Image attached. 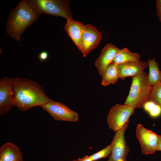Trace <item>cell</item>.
Listing matches in <instances>:
<instances>
[{
  "instance_id": "6da1fadb",
  "label": "cell",
  "mask_w": 161,
  "mask_h": 161,
  "mask_svg": "<svg viewBox=\"0 0 161 161\" xmlns=\"http://www.w3.org/2000/svg\"><path fill=\"white\" fill-rule=\"evenodd\" d=\"M11 88L12 102L14 106L21 111L35 106H41L53 101L45 95L38 83L30 79L13 78Z\"/></svg>"
},
{
  "instance_id": "7a4b0ae2",
  "label": "cell",
  "mask_w": 161,
  "mask_h": 161,
  "mask_svg": "<svg viewBox=\"0 0 161 161\" xmlns=\"http://www.w3.org/2000/svg\"><path fill=\"white\" fill-rule=\"evenodd\" d=\"M39 15L29 1L22 0L10 13L6 32L17 41L25 29L37 19Z\"/></svg>"
},
{
  "instance_id": "3957f363",
  "label": "cell",
  "mask_w": 161,
  "mask_h": 161,
  "mask_svg": "<svg viewBox=\"0 0 161 161\" xmlns=\"http://www.w3.org/2000/svg\"><path fill=\"white\" fill-rule=\"evenodd\" d=\"M151 88L148 82V75L145 71L132 77L129 93L124 104L135 109L143 108L149 100Z\"/></svg>"
},
{
  "instance_id": "277c9868",
  "label": "cell",
  "mask_w": 161,
  "mask_h": 161,
  "mask_svg": "<svg viewBox=\"0 0 161 161\" xmlns=\"http://www.w3.org/2000/svg\"><path fill=\"white\" fill-rule=\"evenodd\" d=\"M29 1L39 16L44 13L60 16L66 19L72 18L67 4L65 1L55 0H35Z\"/></svg>"
},
{
  "instance_id": "5b68a950",
  "label": "cell",
  "mask_w": 161,
  "mask_h": 161,
  "mask_svg": "<svg viewBox=\"0 0 161 161\" xmlns=\"http://www.w3.org/2000/svg\"><path fill=\"white\" fill-rule=\"evenodd\" d=\"M135 109L127 105L116 104L110 110L107 117L109 128L115 132L122 128L129 121Z\"/></svg>"
},
{
  "instance_id": "8992f818",
  "label": "cell",
  "mask_w": 161,
  "mask_h": 161,
  "mask_svg": "<svg viewBox=\"0 0 161 161\" xmlns=\"http://www.w3.org/2000/svg\"><path fill=\"white\" fill-rule=\"evenodd\" d=\"M129 121L122 128L115 132L111 143V154L108 161H126V156L129 149L125 141L124 134Z\"/></svg>"
},
{
  "instance_id": "52a82bcc",
  "label": "cell",
  "mask_w": 161,
  "mask_h": 161,
  "mask_svg": "<svg viewBox=\"0 0 161 161\" xmlns=\"http://www.w3.org/2000/svg\"><path fill=\"white\" fill-rule=\"evenodd\" d=\"M41 107L55 120L75 122L79 119L77 113L59 102L53 100Z\"/></svg>"
},
{
  "instance_id": "ba28073f",
  "label": "cell",
  "mask_w": 161,
  "mask_h": 161,
  "mask_svg": "<svg viewBox=\"0 0 161 161\" xmlns=\"http://www.w3.org/2000/svg\"><path fill=\"white\" fill-rule=\"evenodd\" d=\"M136 134L140 143L143 154H152L157 151L159 135L146 129L140 124L137 125Z\"/></svg>"
},
{
  "instance_id": "9c48e42d",
  "label": "cell",
  "mask_w": 161,
  "mask_h": 161,
  "mask_svg": "<svg viewBox=\"0 0 161 161\" xmlns=\"http://www.w3.org/2000/svg\"><path fill=\"white\" fill-rule=\"evenodd\" d=\"M101 38V33L95 27L90 24L84 25L80 51L85 55L97 47Z\"/></svg>"
},
{
  "instance_id": "30bf717a",
  "label": "cell",
  "mask_w": 161,
  "mask_h": 161,
  "mask_svg": "<svg viewBox=\"0 0 161 161\" xmlns=\"http://www.w3.org/2000/svg\"><path fill=\"white\" fill-rule=\"evenodd\" d=\"M13 78L7 76L0 79V116L14 106L11 99V82Z\"/></svg>"
},
{
  "instance_id": "8fae6325",
  "label": "cell",
  "mask_w": 161,
  "mask_h": 161,
  "mask_svg": "<svg viewBox=\"0 0 161 161\" xmlns=\"http://www.w3.org/2000/svg\"><path fill=\"white\" fill-rule=\"evenodd\" d=\"M119 78L123 80L142 74L148 66L147 61H138L117 64Z\"/></svg>"
},
{
  "instance_id": "7c38bea8",
  "label": "cell",
  "mask_w": 161,
  "mask_h": 161,
  "mask_svg": "<svg viewBox=\"0 0 161 161\" xmlns=\"http://www.w3.org/2000/svg\"><path fill=\"white\" fill-rule=\"evenodd\" d=\"M119 49L115 46L109 43L102 50L95 63L99 74L101 77L108 66L112 62Z\"/></svg>"
},
{
  "instance_id": "4fadbf2b",
  "label": "cell",
  "mask_w": 161,
  "mask_h": 161,
  "mask_svg": "<svg viewBox=\"0 0 161 161\" xmlns=\"http://www.w3.org/2000/svg\"><path fill=\"white\" fill-rule=\"evenodd\" d=\"M84 26L82 23L76 21L71 18L67 19L65 26L66 32L80 51L82 47Z\"/></svg>"
},
{
  "instance_id": "5bb4252c",
  "label": "cell",
  "mask_w": 161,
  "mask_h": 161,
  "mask_svg": "<svg viewBox=\"0 0 161 161\" xmlns=\"http://www.w3.org/2000/svg\"><path fill=\"white\" fill-rule=\"evenodd\" d=\"M0 161H23L22 154L13 143H6L0 149Z\"/></svg>"
},
{
  "instance_id": "9a60e30c",
  "label": "cell",
  "mask_w": 161,
  "mask_h": 161,
  "mask_svg": "<svg viewBox=\"0 0 161 161\" xmlns=\"http://www.w3.org/2000/svg\"><path fill=\"white\" fill-rule=\"evenodd\" d=\"M138 53L130 52L127 48L119 49L111 63L118 64L139 60Z\"/></svg>"
},
{
  "instance_id": "2e32d148",
  "label": "cell",
  "mask_w": 161,
  "mask_h": 161,
  "mask_svg": "<svg viewBox=\"0 0 161 161\" xmlns=\"http://www.w3.org/2000/svg\"><path fill=\"white\" fill-rule=\"evenodd\" d=\"M148 66L149 72L148 75V81L150 85L153 86L161 82V71L160 70L158 64L154 58L152 59H148Z\"/></svg>"
},
{
  "instance_id": "e0dca14e",
  "label": "cell",
  "mask_w": 161,
  "mask_h": 161,
  "mask_svg": "<svg viewBox=\"0 0 161 161\" xmlns=\"http://www.w3.org/2000/svg\"><path fill=\"white\" fill-rule=\"evenodd\" d=\"M102 77L101 84L103 86H106L110 84L115 83L119 78L117 64H110Z\"/></svg>"
},
{
  "instance_id": "ac0fdd59",
  "label": "cell",
  "mask_w": 161,
  "mask_h": 161,
  "mask_svg": "<svg viewBox=\"0 0 161 161\" xmlns=\"http://www.w3.org/2000/svg\"><path fill=\"white\" fill-rule=\"evenodd\" d=\"M143 108L152 117H157L161 114V107L155 102L148 100Z\"/></svg>"
},
{
  "instance_id": "d6986e66",
  "label": "cell",
  "mask_w": 161,
  "mask_h": 161,
  "mask_svg": "<svg viewBox=\"0 0 161 161\" xmlns=\"http://www.w3.org/2000/svg\"><path fill=\"white\" fill-rule=\"evenodd\" d=\"M149 100L155 102L161 107V82L152 86Z\"/></svg>"
},
{
  "instance_id": "ffe728a7",
  "label": "cell",
  "mask_w": 161,
  "mask_h": 161,
  "mask_svg": "<svg viewBox=\"0 0 161 161\" xmlns=\"http://www.w3.org/2000/svg\"><path fill=\"white\" fill-rule=\"evenodd\" d=\"M112 145L111 143L102 150L89 156L93 161L108 157L111 154Z\"/></svg>"
},
{
  "instance_id": "44dd1931",
  "label": "cell",
  "mask_w": 161,
  "mask_h": 161,
  "mask_svg": "<svg viewBox=\"0 0 161 161\" xmlns=\"http://www.w3.org/2000/svg\"><path fill=\"white\" fill-rule=\"evenodd\" d=\"M49 57V54L46 51L41 52L39 55L38 58L41 62H44L47 60Z\"/></svg>"
},
{
  "instance_id": "7402d4cb",
  "label": "cell",
  "mask_w": 161,
  "mask_h": 161,
  "mask_svg": "<svg viewBox=\"0 0 161 161\" xmlns=\"http://www.w3.org/2000/svg\"><path fill=\"white\" fill-rule=\"evenodd\" d=\"M78 161H93L89 156L86 155L83 157L78 159Z\"/></svg>"
},
{
  "instance_id": "603a6c76",
  "label": "cell",
  "mask_w": 161,
  "mask_h": 161,
  "mask_svg": "<svg viewBox=\"0 0 161 161\" xmlns=\"http://www.w3.org/2000/svg\"><path fill=\"white\" fill-rule=\"evenodd\" d=\"M156 8L157 15L161 22V7L156 6Z\"/></svg>"
},
{
  "instance_id": "cb8c5ba5",
  "label": "cell",
  "mask_w": 161,
  "mask_h": 161,
  "mask_svg": "<svg viewBox=\"0 0 161 161\" xmlns=\"http://www.w3.org/2000/svg\"><path fill=\"white\" fill-rule=\"evenodd\" d=\"M157 151H161V136L159 135V140L157 148Z\"/></svg>"
},
{
  "instance_id": "d4e9b609",
  "label": "cell",
  "mask_w": 161,
  "mask_h": 161,
  "mask_svg": "<svg viewBox=\"0 0 161 161\" xmlns=\"http://www.w3.org/2000/svg\"><path fill=\"white\" fill-rule=\"evenodd\" d=\"M156 2V6L161 7V0H157Z\"/></svg>"
},
{
  "instance_id": "484cf974",
  "label": "cell",
  "mask_w": 161,
  "mask_h": 161,
  "mask_svg": "<svg viewBox=\"0 0 161 161\" xmlns=\"http://www.w3.org/2000/svg\"><path fill=\"white\" fill-rule=\"evenodd\" d=\"M72 161H78V160H74Z\"/></svg>"
}]
</instances>
